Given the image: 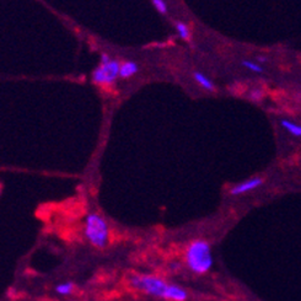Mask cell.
I'll return each mask as SVG.
<instances>
[{
	"mask_svg": "<svg viewBox=\"0 0 301 301\" xmlns=\"http://www.w3.org/2000/svg\"><path fill=\"white\" fill-rule=\"evenodd\" d=\"M128 284L137 292L148 297L166 301H187L188 292L181 285L168 283L167 280L150 274H133L128 279Z\"/></svg>",
	"mask_w": 301,
	"mask_h": 301,
	"instance_id": "obj_1",
	"label": "cell"
},
{
	"mask_svg": "<svg viewBox=\"0 0 301 301\" xmlns=\"http://www.w3.org/2000/svg\"><path fill=\"white\" fill-rule=\"evenodd\" d=\"M193 79L196 80L197 84L201 85V86L203 87L204 90H207V91H209V92H214L215 91L214 82H213L208 76H206L203 73L193 72Z\"/></svg>",
	"mask_w": 301,
	"mask_h": 301,
	"instance_id": "obj_7",
	"label": "cell"
},
{
	"mask_svg": "<svg viewBox=\"0 0 301 301\" xmlns=\"http://www.w3.org/2000/svg\"><path fill=\"white\" fill-rule=\"evenodd\" d=\"M264 180L259 176H256V177H251L248 180L242 181V182L237 183L233 187L230 188V194L231 196H242V194L248 193V192H252L255 189L259 188L262 185H263Z\"/></svg>",
	"mask_w": 301,
	"mask_h": 301,
	"instance_id": "obj_5",
	"label": "cell"
},
{
	"mask_svg": "<svg viewBox=\"0 0 301 301\" xmlns=\"http://www.w3.org/2000/svg\"><path fill=\"white\" fill-rule=\"evenodd\" d=\"M250 98L252 101H255V102H259V101L263 98V91H262V90H259V89L252 90V91H251V93H250Z\"/></svg>",
	"mask_w": 301,
	"mask_h": 301,
	"instance_id": "obj_13",
	"label": "cell"
},
{
	"mask_svg": "<svg viewBox=\"0 0 301 301\" xmlns=\"http://www.w3.org/2000/svg\"><path fill=\"white\" fill-rule=\"evenodd\" d=\"M241 64H242V67H245L246 69H248L250 72L257 73V74H262V73H264L263 67L261 66V64H258L257 62H251V61H242L241 62Z\"/></svg>",
	"mask_w": 301,
	"mask_h": 301,
	"instance_id": "obj_11",
	"label": "cell"
},
{
	"mask_svg": "<svg viewBox=\"0 0 301 301\" xmlns=\"http://www.w3.org/2000/svg\"><path fill=\"white\" fill-rule=\"evenodd\" d=\"M100 61H101L100 64H107L108 62L112 61V58H111L110 54L102 53V54H101V57H100Z\"/></svg>",
	"mask_w": 301,
	"mask_h": 301,
	"instance_id": "obj_14",
	"label": "cell"
},
{
	"mask_svg": "<svg viewBox=\"0 0 301 301\" xmlns=\"http://www.w3.org/2000/svg\"><path fill=\"white\" fill-rule=\"evenodd\" d=\"M256 62L258 64H263V63H267L268 62V59H267V57H262V56H257L256 57Z\"/></svg>",
	"mask_w": 301,
	"mask_h": 301,
	"instance_id": "obj_15",
	"label": "cell"
},
{
	"mask_svg": "<svg viewBox=\"0 0 301 301\" xmlns=\"http://www.w3.org/2000/svg\"><path fill=\"white\" fill-rule=\"evenodd\" d=\"M280 126L285 129L289 134L292 136L298 137V138H301V126L300 124L294 123V122L289 121V119H282L280 121Z\"/></svg>",
	"mask_w": 301,
	"mask_h": 301,
	"instance_id": "obj_8",
	"label": "cell"
},
{
	"mask_svg": "<svg viewBox=\"0 0 301 301\" xmlns=\"http://www.w3.org/2000/svg\"><path fill=\"white\" fill-rule=\"evenodd\" d=\"M84 236L96 250H105L111 240V230L107 220L97 212H90L84 220Z\"/></svg>",
	"mask_w": 301,
	"mask_h": 301,
	"instance_id": "obj_3",
	"label": "cell"
},
{
	"mask_svg": "<svg viewBox=\"0 0 301 301\" xmlns=\"http://www.w3.org/2000/svg\"><path fill=\"white\" fill-rule=\"evenodd\" d=\"M186 267L196 276H206L214 266L212 246L204 238H196L187 245L185 250Z\"/></svg>",
	"mask_w": 301,
	"mask_h": 301,
	"instance_id": "obj_2",
	"label": "cell"
},
{
	"mask_svg": "<svg viewBox=\"0 0 301 301\" xmlns=\"http://www.w3.org/2000/svg\"><path fill=\"white\" fill-rule=\"evenodd\" d=\"M74 290H75L74 282H64L54 287V293H56L57 295H62V297H68V295H72L73 293H74Z\"/></svg>",
	"mask_w": 301,
	"mask_h": 301,
	"instance_id": "obj_9",
	"label": "cell"
},
{
	"mask_svg": "<svg viewBox=\"0 0 301 301\" xmlns=\"http://www.w3.org/2000/svg\"><path fill=\"white\" fill-rule=\"evenodd\" d=\"M121 62L118 59H112L107 64H100L93 69L91 79L92 82L100 86H111L119 79Z\"/></svg>",
	"mask_w": 301,
	"mask_h": 301,
	"instance_id": "obj_4",
	"label": "cell"
},
{
	"mask_svg": "<svg viewBox=\"0 0 301 301\" xmlns=\"http://www.w3.org/2000/svg\"><path fill=\"white\" fill-rule=\"evenodd\" d=\"M176 31H177L180 38H182L183 41L188 42L191 41V30H189V26L183 21H176L175 22Z\"/></svg>",
	"mask_w": 301,
	"mask_h": 301,
	"instance_id": "obj_10",
	"label": "cell"
},
{
	"mask_svg": "<svg viewBox=\"0 0 301 301\" xmlns=\"http://www.w3.org/2000/svg\"><path fill=\"white\" fill-rule=\"evenodd\" d=\"M139 73V64L134 61H124L121 63L119 77L123 80L129 79Z\"/></svg>",
	"mask_w": 301,
	"mask_h": 301,
	"instance_id": "obj_6",
	"label": "cell"
},
{
	"mask_svg": "<svg viewBox=\"0 0 301 301\" xmlns=\"http://www.w3.org/2000/svg\"><path fill=\"white\" fill-rule=\"evenodd\" d=\"M152 5L156 9V11L161 15H167L168 12V6L166 4L165 0H151Z\"/></svg>",
	"mask_w": 301,
	"mask_h": 301,
	"instance_id": "obj_12",
	"label": "cell"
}]
</instances>
